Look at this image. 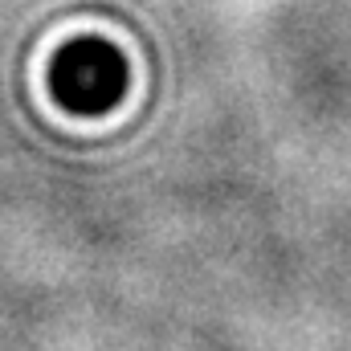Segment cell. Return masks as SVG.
Returning <instances> with one entry per match:
<instances>
[{"instance_id": "cell-1", "label": "cell", "mask_w": 351, "mask_h": 351, "mask_svg": "<svg viewBox=\"0 0 351 351\" xmlns=\"http://www.w3.org/2000/svg\"><path fill=\"white\" fill-rule=\"evenodd\" d=\"M49 86L53 98L74 114H106L127 94V62L114 45L82 37L58 53Z\"/></svg>"}]
</instances>
